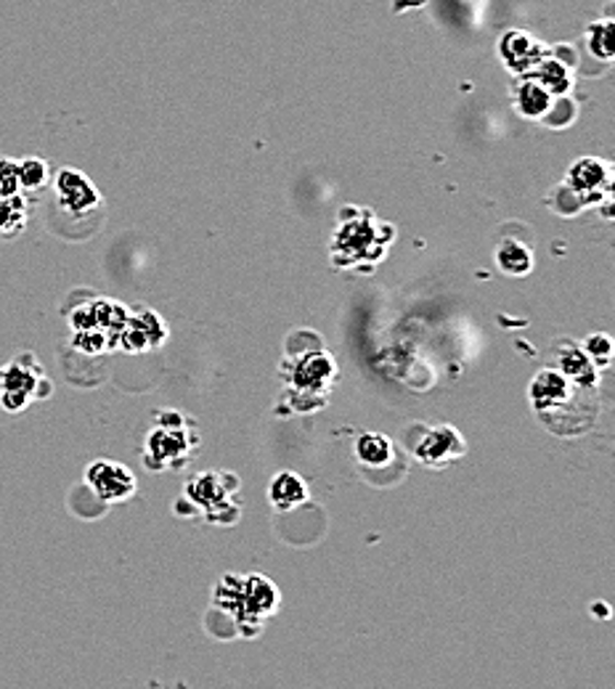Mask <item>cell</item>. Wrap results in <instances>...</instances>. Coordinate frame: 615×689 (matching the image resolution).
<instances>
[{
  "label": "cell",
  "mask_w": 615,
  "mask_h": 689,
  "mask_svg": "<svg viewBox=\"0 0 615 689\" xmlns=\"http://www.w3.org/2000/svg\"><path fill=\"white\" fill-rule=\"evenodd\" d=\"M528 398L541 422L557 435H584L597 420V390L570 382L555 366L538 371Z\"/></svg>",
  "instance_id": "6da1fadb"
},
{
  "label": "cell",
  "mask_w": 615,
  "mask_h": 689,
  "mask_svg": "<svg viewBox=\"0 0 615 689\" xmlns=\"http://www.w3.org/2000/svg\"><path fill=\"white\" fill-rule=\"evenodd\" d=\"M213 610L234 623V631L253 640L262 631V623L279 610L281 594L271 578L260 573H226L213 589Z\"/></svg>",
  "instance_id": "7a4b0ae2"
},
{
  "label": "cell",
  "mask_w": 615,
  "mask_h": 689,
  "mask_svg": "<svg viewBox=\"0 0 615 689\" xmlns=\"http://www.w3.org/2000/svg\"><path fill=\"white\" fill-rule=\"evenodd\" d=\"M183 499L191 512L202 514L213 525H234L242 518L239 478L234 473H200L186 482Z\"/></svg>",
  "instance_id": "3957f363"
},
{
  "label": "cell",
  "mask_w": 615,
  "mask_h": 689,
  "mask_svg": "<svg viewBox=\"0 0 615 689\" xmlns=\"http://www.w3.org/2000/svg\"><path fill=\"white\" fill-rule=\"evenodd\" d=\"M157 427L146 435V451L144 462L152 469H178L186 462H191L197 456V446H200V437H197L194 422L186 420L178 411H163V414L154 416Z\"/></svg>",
  "instance_id": "277c9868"
},
{
  "label": "cell",
  "mask_w": 615,
  "mask_h": 689,
  "mask_svg": "<svg viewBox=\"0 0 615 689\" xmlns=\"http://www.w3.org/2000/svg\"><path fill=\"white\" fill-rule=\"evenodd\" d=\"M82 480H86L88 493H93L104 504H118V501L131 499L138 488L136 475L112 459H96L93 465L86 467V478Z\"/></svg>",
  "instance_id": "5b68a950"
},
{
  "label": "cell",
  "mask_w": 615,
  "mask_h": 689,
  "mask_svg": "<svg viewBox=\"0 0 615 689\" xmlns=\"http://www.w3.org/2000/svg\"><path fill=\"white\" fill-rule=\"evenodd\" d=\"M412 451L422 465L438 469L461 459L467 454V443L451 424H435V427L420 430V437L414 441Z\"/></svg>",
  "instance_id": "8992f818"
},
{
  "label": "cell",
  "mask_w": 615,
  "mask_h": 689,
  "mask_svg": "<svg viewBox=\"0 0 615 689\" xmlns=\"http://www.w3.org/2000/svg\"><path fill=\"white\" fill-rule=\"evenodd\" d=\"M337 377V366L329 353L313 351L308 356H300L292 364V371H287V382L298 396H313L324 401L332 382Z\"/></svg>",
  "instance_id": "52a82bcc"
},
{
  "label": "cell",
  "mask_w": 615,
  "mask_h": 689,
  "mask_svg": "<svg viewBox=\"0 0 615 689\" xmlns=\"http://www.w3.org/2000/svg\"><path fill=\"white\" fill-rule=\"evenodd\" d=\"M56 202L62 210H67L69 215H88L101 204L99 189L93 186V180L82 176L75 167H64L56 176Z\"/></svg>",
  "instance_id": "ba28073f"
},
{
  "label": "cell",
  "mask_w": 615,
  "mask_h": 689,
  "mask_svg": "<svg viewBox=\"0 0 615 689\" xmlns=\"http://www.w3.org/2000/svg\"><path fill=\"white\" fill-rule=\"evenodd\" d=\"M549 54L547 45H541L534 35L523 30H510L504 32L502 41H499V56H502L504 67L515 75H528L544 56Z\"/></svg>",
  "instance_id": "9c48e42d"
},
{
  "label": "cell",
  "mask_w": 615,
  "mask_h": 689,
  "mask_svg": "<svg viewBox=\"0 0 615 689\" xmlns=\"http://www.w3.org/2000/svg\"><path fill=\"white\" fill-rule=\"evenodd\" d=\"M568 184L573 186V191L584 199H597V191H605L611 186V163L600 157H584L579 159L568 170Z\"/></svg>",
  "instance_id": "30bf717a"
},
{
  "label": "cell",
  "mask_w": 615,
  "mask_h": 689,
  "mask_svg": "<svg viewBox=\"0 0 615 689\" xmlns=\"http://www.w3.org/2000/svg\"><path fill=\"white\" fill-rule=\"evenodd\" d=\"M557 366L555 369L560 375H566L570 382L581 385V388L589 390H597V379H600V369L589 360V356L584 353V347H575V345H560L555 353Z\"/></svg>",
  "instance_id": "8fae6325"
},
{
  "label": "cell",
  "mask_w": 615,
  "mask_h": 689,
  "mask_svg": "<svg viewBox=\"0 0 615 689\" xmlns=\"http://www.w3.org/2000/svg\"><path fill=\"white\" fill-rule=\"evenodd\" d=\"M120 340H123L125 351H146V347L163 345L165 326H163V321H159L157 313L136 315V319H127V324H125L123 334H120Z\"/></svg>",
  "instance_id": "7c38bea8"
},
{
  "label": "cell",
  "mask_w": 615,
  "mask_h": 689,
  "mask_svg": "<svg viewBox=\"0 0 615 689\" xmlns=\"http://www.w3.org/2000/svg\"><path fill=\"white\" fill-rule=\"evenodd\" d=\"M552 104H555V96L549 93V90H544L541 86H538L534 77H528V75L521 77V82H517V88H515V107L525 120L547 118Z\"/></svg>",
  "instance_id": "4fadbf2b"
},
{
  "label": "cell",
  "mask_w": 615,
  "mask_h": 689,
  "mask_svg": "<svg viewBox=\"0 0 615 689\" xmlns=\"http://www.w3.org/2000/svg\"><path fill=\"white\" fill-rule=\"evenodd\" d=\"M268 501L281 512H292L308 501V482L294 473H279L268 486Z\"/></svg>",
  "instance_id": "5bb4252c"
},
{
  "label": "cell",
  "mask_w": 615,
  "mask_h": 689,
  "mask_svg": "<svg viewBox=\"0 0 615 689\" xmlns=\"http://www.w3.org/2000/svg\"><path fill=\"white\" fill-rule=\"evenodd\" d=\"M354 454L358 465H364L367 469H382L395 459V443L382 433H364L356 441Z\"/></svg>",
  "instance_id": "9a60e30c"
},
{
  "label": "cell",
  "mask_w": 615,
  "mask_h": 689,
  "mask_svg": "<svg viewBox=\"0 0 615 689\" xmlns=\"http://www.w3.org/2000/svg\"><path fill=\"white\" fill-rule=\"evenodd\" d=\"M528 77H534L538 86H541L544 90H549L552 96H566L568 90L573 88V73H570V67L552 54L544 56V59L530 69Z\"/></svg>",
  "instance_id": "2e32d148"
},
{
  "label": "cell",
  "mask_w": 615,
  "mask_h": 689,
  "mask_svg": "<svg viewBox=\"0 0 615 689\" xmlns=\"http://www.w3.org/2000/svg\"><path fill=\"white\" fill-rule=\"evenodd\" d=\"M496 263L507 276H525L534 268V253L521 240H504L496 249Z\"/></svg>",
  "instance_id": "e0dca14e"
},
{
  "label": "cell",
  "mask_w": 615,
  "mask_h": 689,
  "mask_svg": "<svg viewBox=\"0 0 615 689\" xmlns=\"http://www.w3.org/2000/svg\"><path fill=\"white\" fill-rule=\"evenodd\" d=\"M27 202L22 195L0 197V240H14L27 225Z\"/></svg>",
  "instance_id": "ac0fdd59"
},
{
  "label": "cell",
  "mask_w": 615,
  "mask_h": 689,
  "mask_svg": "<svg viewBox=\"0 0 615 689\" xmlns=\"http://www.w3.org/2000/svg\"><path fill=\"white\" fill-rule=\"evenodd\" d=\"M586 43L589 51L602 62H611L615 54V45H613V22L611 19H600V22L589 24L586 30Z\"/></svg>",
  "instance_id": "d6986e66"
},
{
  "label": "cell",
  "mask_w": 615,
  "mask_h": 689,
  "mask_svg": "<svg viewBox=\"0 0 615 689\" xmlns=\"http://www.w3.org/2000/svg\"><path fill=\"white\" fill-rule=\"evenodd\" d=\"M19 170V189L41 191L48 184V163L41 157H27L16 163Z\"/></svg>",
  "instance_id": "ffe728a7"
},
{
  "label": "cell",
  "mask_w": 615,
  "mask_h": 689,
  "mask_svg": "<svg viewBox=\"0 0 615 689\" xmlns=\"http://www.w3.org/2000/svg\"><path fill=\"white\" fill-rule=\"evenodd\" d=\"M584 353L597 369H605L613 358V340L607 334H589L584 343Z\"/></svg>",
  "instance_id": "44dd1931"
},
{
  "label": "cell",
  "mask_w": 615,
  "mask_h": 689,
  "mask_svg": "<svg viewBox=\"0 0 615 689\" xmlns=\"http://www.w3.org/2000/svg\"><path fill=\"white\" fill-rule=\"evenodd\" d=\"M16 195H22V189H19L16 159L0 157V197H16Z\"/></svg>",
  "instance_id": "7402d4cb"
}]
</instances>
